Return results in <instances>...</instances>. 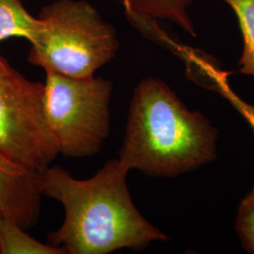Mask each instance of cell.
I'll use <instances>...</instances> for the list:
<instances>
[{"label":"cell","mask_w":254,"mask_h":254,"mask_svg":"<svg viewBox=\"0 0 254 254\" xmlns=\"http://www.w3.org/2000/svg\"><path fill=\"white\" fill-rule=\"evenodd\" d=\"M118 158L109 160L91 178L76 179L61 166L39 172L43 196L59 201L64 223L48 234L47 243L69 254H107L122 249L143 251L168 236L136 209Z\"/></svg>","instance_id":"obj_1"},{"label":"cell","mask_w":254,"mask_h":254,"mask_svg":"<svg viewBox=\"0 0 254 254\" xmlns=\"http://www.w3.org/2000/svg\"><path fill=\"white\" fill-rule=\"evenodd\" d=\"M218 130L188 109L165 82L147 77L130 103L119 161L129 173L176 177L217 158Z\"/></svg>","instance_id":"obj_2"},{"label":"cell","mask_w":254,"mask_h":254,"mask_svg":"<svg viewBox=\"0 0 254 254\" xmlns=\"http://www.w3.org/2000/svg\"><path fill=\"white\" fill-rule=\"evenodd\" d=\"M38 17L42 27L27 60L46 72L91 77L116 56L115 28L87 1L56 0Z\"/></svg>","instance_id":"obj_3"},{"label":"cell","mask_w":254,"mask_h":254,"mask_svg":"<svg viewBox=\"0 0 254 254\" xmlns=\"http://www.w3.org/2000/svg\"><path fill=\"white\" fill-rule=\"evenodd\" d=\"M45 110L59 153L68 157L97 154L109 135L112 83L46 72Z\"/></svg>","instance_id":"obj_4"},{"label":"cell","mask_w":254,"mask_h":254,"mask_svg":"<svg viewBox=\"0 0 254 254\" xmlns=\"http://www.w3.org/2000/svg\"><path fill=\"white\" fill-rule=\"evenodd\" d=\"M45 85L0 56V151L37 173L60 154L45 110Z\"/></svg>","instance_id":"obj_5"},{"label":"cell","mask_w":254,"mask_h":254,"mask_svg":"<svg viewBox=\"0 0 254 254\" xmlns=\"http://www.w3.org/2000/svg\"><path fill=\"white\" fill-rule=\"evenodd\" d=\"M42 196L39 173L0 151V218L26 230L33 227L40 218Z\"/></svg>","instance_id":"obj_6"},{"label":"cell","mask_w":254,"mask_h":254,"mask_svg":"<svg viewBox=\"0 0 254 254\" xmlns=\"http://www.w3.org/2000/svg\"><path fill=\"white\" fill-rule=\"evenodd\" d=\"M121 4L127 16L145 19H163L180 27L191 36H196L194 23L189 9L194 0H109Z\"/></svg>","instance_id":"obj_7"},{"label":"cell","mask_w":254,"mask_h":254,"mask_svg":"<svg viewBox=\"0 0 254 254\" xmlns=\"http://www.w3.org/2000/svg\"><path fill=\"white\" fill-rule=\"evenodd\" d=\"M42 23L31 15L20 0H0V43L9 38H24L32 44Z\"/></svg>","instance_id":"obj_8"},{"label":"cell","mask_w":254,"mask_h":254,"mask_svg":"<svg viewBox=\"0 0 254 254\" xmlns=\"http://www.w3.org/2000/svg\"><path fill=\"white\" fill-rule=\"evenodd\" d=\"M16 222L0 218V254H67L64 248L42 243Z\"/></svg>","instance_id":"obj_9"},{"label":"cell","mask_w":254,"mask_h":254,"mask_svg":"<svg viewBox=\"0 0 254 254\" xmlns=\"http://www.w3.org/2000/svg\"><path fill=\"white\" fill-rule=\"evenodd\" d=\"M236 13L243 38L239 72L254 76V0H224Z\"/></svg>","instance_id":"obj_10"},{"label":"cell","mask_w":254,"mask_h":254,"mask_svg":"<svg viewBox=\"0 0 254 254\" xmlns=\"http://www.w3.org/2000/svg\"><path fill=\"white\" fill-rule=\"evenodd\" d=\"M236 230L246 252L254 254V188L239 203Z\"/></svg>","instance_id":"obj_11"},{"label":"cell","mask_w":254,"mask_h":254,"mask_svg":"<svg viewBox=\"0 0 254 254\" xmlns=\"http://www.w3.org/2000/svg\"><path fill=\"white\" fill-rule=\"evenodd\" d=\"M221 91L224 92V94L226 95L228 99L231 101V103L234 104L236 109L245 117L246 120L249 122V124L252 126L254 130V106L239 99L237 96H236L233 92H231L229 90L223 89V90H221Z\"/></svg>","instance_id":"obj_12"}]
</instances>
